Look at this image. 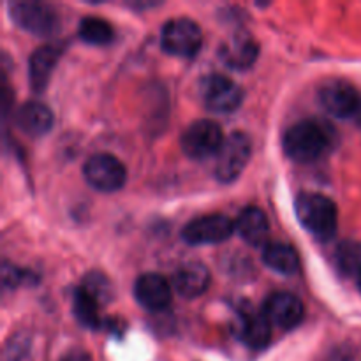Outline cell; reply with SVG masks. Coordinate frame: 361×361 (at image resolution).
Instances as JSON below:
<instances>
[{"mask_svg":"<svg viewBox=\"0 0 361 361\" xmlns=\"http://www.w3.org/2000/svg\"><path fill=\"white\" fill-rule=\"evenodd\" d=\"M330 145V133L316 120H302L289 127L282 137L286 155L296 162H312Z\"/></svg>","mask_w":361,"mask_h":361,"instance_id":"6da1fadb","label":"cell"},{"mask_svg":"<svg viewBox=\"0 0 361 361\" xmlns=\"http://www.w3.org/2000/svg\"><path fill=\"white\" fill-rule=\"evenodd\" d=\"M300 224L317 240L334 238L338 224L337 204L323 194H302L295 204Z\"/></svg>","mask_w":361,"mask_h":361,"instance_id":"7a4b0ae2","label":"cell"},{"mask_svg":"<svg viewBox=\"0 0 361 361\" xmlns=\"http://www.w3.org/2000/svg\"><path fill=\"white\" fill-rule=\"evenodd\" d=\"M252 155V141L245 133L229 134L215 155V176L221 182L229 183L240 176Z\"/></svg>","mask_w":361,"mask_h":361,"instance_id":"3957f363","label":"cell"},{"mask_svg":"<svg viewBox=\"0 0 361 361\" xmlns=\"http://www.w3.org/2000/svg\"><path fill=\"white\" fill-rule=\"evenodd\" d=\"M201 42L203 34L200 25L190 18H173L162 27L161 46L171 55L190 59L201 49Z\"/></svg>","mask_w":361,"mask_h":361,"instance_id":"277c9868","label":"cell"},{"mask_svg":"<svg viewBox=\"0 0 361 361\" xmlns=\"http://www.w3.org/2000/svg\"><path fill=\"white\" fill-rule=\"evenodd\" d=\"M11 20L34 35H51L59 28V13L49 4L20 0L9 6Z\"/></svg>","mask_w":361,"mask_h":361,"instance_id":"5b68a950","label":"cell"},{"mask_svg":"<svg viewBox=\"0 0 361 361\" xmlns=\"http://www.w3.org/2000/svg\"><path fill=\"white\" fill-rule=\"evenodd\" d=\"M83 176L90 187L101 192H115L122 189L127 169L120 159L111 154H94L85 161Z\"/></svg>","mask_w":361,"mask_h":361,"instance_id":"8992f818","label":"cell"},{"mask_svg":"<svg viewBox=\"0 0 361 361\" xmlns=\"http://www.w3.org/2000/svg\"><path fill=\"white\" fill-rule=\"evenodd\" d=\"M224 134L221 126L214 120L201 118L190 123L182 134V150L190 159H207L217 155L219 148L224 143Z\"/></svg>","mask_w":361,"mask_h":361,"instance_id":"52a82bcc","label":"cell"},{"mask_svg":"<svg viewBox=\"0 0 361 361\" xmlns=\"http://www.w3.org/2000/svg\"><path fill=\"white\" fill-rule=\"evenodd\" d=\"M235 233V222L222 214H212L190 221L183 228L182 238L189 245H214L222 243Z\"/></svg>","mask_w":361,"mask_h":361,"instance_id":"ba28073f","label":"cell"},{"mask_svg":"<svg viewBox=\"0 0 361 361\" xmlns=\"http://www.w3.org/2000/svg\"><path fill=\"white\" fill-rule=\"evenodd\" d=\"M321 106L337 118H356L361 115V97L348 81H328L319 90Z\"/></svg>","mask_w":361,"mask_h":361,"instance_id":"9c48e42d","label":"cell"},{"mask_svg":"<svg viewBox=\"0 0 361 361\" xmlns=\"http://www.w3.org/2000/svg\"><path fill=\"white\" fill-rule=\"evenodd\" d=\"M203 102L214 113H231L242 104L243 90L224 74H212L201 83Z\"/></svg>","mask_w":361,"mask_h":361,"instance_id":"30bf717a","label":"cell"},{"mask_svg":"<svg viewBox=\"0 0 361 361\" xmlns=\"http://www.w3.org/2000/svg\"><path fill=\"white\" fill-rule=\"evenodd\" d=\"M263 314L270 321L271 326L293 330L302 323L305 309H303L302 300L296 295L288 291H279L268 296L263 307Z\"/></svg>","mask_w":361,"mask_h":361,"instance_id":"8fae6325","label":"cell"},{"mask_svg":"<svg viewBox=\"0 0 361 361\" xmlns=\"http://www.w3.org/2000/svg\"><path fill=\"white\" fill-rule=\"evenodd\" d=\"M173 286L159 274H143L134 284V296L137 303L148 310H164L173 300Z\"/></svg>","mask_w":361,"mask_h":361,"instance_id":"7c38bea8","label":"cell"},{"mask_svg":"<svg viewBox=\"0 0 361 361\" xmlns=\"http://www.w3.org/2000/svg\"><path fill=\"white\" fill-rule=\"evenodd\" d=\"M171 286L183 298H197L210 286V271L203 263L190 261L176 268L171 277Z\"/></svg>","mask_w":361,"mask_h":361,"instance_id":"4fadbf2b","label":"cell"},{"mask_svg":"<svg viewBox=\"0 0 361 361\" xmlns=\"http://www.w3.org/2000/svg\"><path fill=\"white\" fill-rule=\"evenodd\" d=\"M259 46L256 39L247 32L231 35L221 48V60L231 69H249L257 60Z\"/></svg>","mask_w":361,"mask_h":361,"instance_id":"5bb4252c","label":"cell"},{"mask_svg":"<svg viewBox=\"0 0 361 361\" xmlns=\"http://www.w3.org/2000/svg\"><path fill=\"white\" fill-rule=\"evenodd\" d=\"M14 122L28 136H42L51 129L53 113L41 101H27L18 108Z\"/></svg>","mask_w":361,"mask_h":361,"instance_id":"9a60e30c","label":"cell"},{"mask_svg":"<svg viewBox=\"0 0 361 361\" xmlns=\"http://www.w3.org/2000/svg\"><path fill=\"white\" fill-rule=\"evenodd\" d=\"M60 55H62V48L59 44H44L32 53L30 62H28V80L35 92L44 90Z\"/></svg>","mask_w":361,"mask_h":361,"instance_id":"2e32d148","label":"cell"},{"mask_svg":"<svg viewBox=\"0 0 361 361\" xmlns=\"http://www.w3.org/2000/svg\"><path fill=\"white\" fill-rule=\"evenodd\" d=\"M235 231H238L243 242H247L249 245H263L270 235V222L261 208L247 207L240 212L238 219H236Z\"/></svg>","mask_w":361,"mask_h":361,"instance_id":"e0dca14e","label":"cell"},{"mask_svg":"<svg viewBox=\"0 0 361 361\" xmlns=\"http://www.w3.org/2000/svg\"><path fill=\"white\" fill-rule=\"evenodd\" d=\"M271 324L263 312L242 314L238 323V338L252 349H261L270 342Z\"/></svg>","mask_w":361,"mask_h":361,"instance_id":"ac0fdd59","label":"cell"},{"mask_svg":"<svg viewBox=\"0 0 361 361\" xmlns=\"http://www.w3.org/2000/svg\"><path fill=\"white\" fill-rule=\"evenodd\" d=\"M263 263L281 275H295L300 270L298 252L291 245L271 242L263 249Z\"/></svg>","mask_w":361,"mask_h":361,"instance_id":"d6986e66","label":"cell"},{"mask_svg":"<svg viewBox=\"0 0 361 361\" xmlns=\"http://www.w3.org/2000/svg\"><path fill=\"white\" fill-rule=\"evenodd\" d=\"M78 35L83 39L87 44L102 46L108 44L113 39V27L106 20L97 16H87L80 21Z\"/></svg>","mask_w":361,"mask_h":361,"instance_id":"ffe728a7","label":"cell"},{"mask_svg":"<svg viewBox=\"0 0 361 361\" xmlns=\"http://www.w3.org/2000/svg\"><path fill=\"white\" fill-rule=\"evenodd\" d=\"M335 261L338 270L349 277H361V243L345 240L335 250Z\"/></svg>","mask_w":361,"mask_h":361,"instance_id":"44dd1931","label":"cell"},{"mask_svg":"<svg viewBox=\"0 0 361 361\" xmlns=\"http://www.w3.org/2000/svg\"><path fill=\"white\" fill-rule=\"evenodd\" d=\"M99 303L88 295L87 291H83L81 288H78L74 291L73 296V310L76 319L80 321L83 326L87 328H99L101 326V317H99Z\"/></svg>","mask_w":361,"mask_h":361,"instance_id":"7402d4cb","label":"cell"},{"mask_svg":"<svg viewBox=\"0 0 361 361\" xmlns=\"http://www.w3.org/2000/svg\"><path fill=\"white\" fill-rule=\"evenodd\" d=\"M80 288L83 289V291H87L99 305L108 303L113 296L111 282H109L108 277L102 275L101 271H90V274L85 275L83 284H81Z\"/></svg>","mask_w":361,"mask_h":361,"instance_id":"603a6c76","label":"cell"},{"mask_svg":"<svg viewBox=\"0 0 361 361\" xmlns=\"http://www.w3.org/2000/svg\"><path fill=\"white\" fill-rule=\"evenodd\" d=\"M2 281H4V286H6V288H14V286L20 284L21 271L18 270V268L6 264V267L2 268Z\"/></svg>","mask_w":361,"mask_h":361,"instance_id":"cb8c5ba5","label":"cell"},{"mask_svg":"<svg viewBox=\"0 0 361 361\" xmlns=\"http://www.w3.org/2000/svg\"><path fill=\"white\" fill-rule=\"evenodd\" d=\"M60 361H92V358L83 351H71Z\"/></svg>","mask_w":361,"mask_h":361,"instance_id":"d4e9b609","label":"cell"},{"mask_svg":"<svg viewBox=\"0 0 361 361\" xmlns=\"http://www.w3.org/2000/svg\"><path fill=\"white\" fill-rule=\"evenodd\" d=\"M358 286H360V289H361V277L358 279Z\"/></svg>","mask_w":361,"mask_h":361,"instance_id":"484cf974","label":"cell"}]
</instances>
